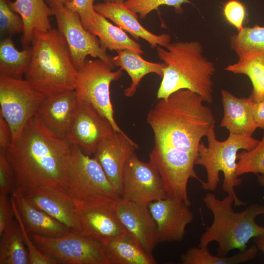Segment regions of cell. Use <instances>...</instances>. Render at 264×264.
I'll use <instances>...</instances> for the list:
<instances>
[{
  "label": "cell",
  "mask_w": 264,
  "mask_h": 264,
  "mask_svg": "<svg viewBox=\"0 0 264 264\" xmlns=\"http://www.w3.org/2000/svg\"><path fill=\"white\" fill-rule=\"evenodd\" d=\"M203 102L198 93L179 89L158 99L147 116L154 137L149 162L158 171L167 197L189 206V179L204 181L194 169L200 141L215 126L213 111Z\"/></svg>",
  "instance_id": "obj_1"
},
{
  "label": "cell",
  "mask_w": 264,
  "mask_h": 264,
  "mask_svg": "<svg viewBox=\"0 0 264 264\" xmlns=\"http://www.w3.org/2000/svg\"><path fill=\"white\" fill-rule=\"evenodd\" d=\"M71 144L48 130L37 114L5 153L14 175L13 193L26 196L38 190L68 195L67 161Z\"/></svg>",
  "instance_id": "obj_2"
},
{
  "label": "cell",
  "mask_w": 264,
  "mask_h": 264,
  "mask_svg": "<svg viewBox=\"0 0 264 264\" xmlns=\"http://www.w3.org/2000/svg\"><path fill=\"white\" fill-rule=\"evenodd\" d=\"M157 48L158 58L166 65L157 92L158 99L167 98L182 89L200 95L204 102H213L214 64L203 54L198 41L177 42Z\"/></svg>",
  "instance_id": "obj_3"
},
{
  "label": "cell",
  "mask_w": 264,
  "mask_h": 264,
  "mask_svg": "<svg viewBox=\"0 0 264 264\" xmlns=\"http://www.w3.org/2000/svg\"><path fill=\"white\" fill-rule=\"evenodd\" d=\"M25 79L46 96L74 90L77 69L69 48L58 29L35 30Z\"/></svg>",
  "instance_id": "obj_4"
},
{
  "label": "cell",
  "mask_w": 264,
  "mask_h": 264,
  "mask_svg": "<svg viewBox=\"0 0 264 264\" xmlns=\"http://www.w3.org/2000/svg\"><path fill=\"white\" fill-rule=\"evenodd\" d=\"M202 200L212 213L213 221L201 236L198 247L208 248L210 242H216L219 244L216 255L226 257L233 249L245 250L251 239L264 233V226L258 224L255 220L264 214V206L253 203L242 211L235 212L231 196L220 199L208 193Z\"/></svg>",
  "instance_id": "obj_5"
},
{
  "label": "cell",
  "mask_w": 264,
  "mask_h": 264,
  "mask_svg": "<svg viewBox=\"0 0 264 264\" xmlns=\"http://www.w3.org/2000/svg\"><path fill=\"white\" fill-rule=\"evenodd\" d=\"M215 126L211 128L206 135L208 146L200 142L195 162L196 165L203 166L206 172L207 180L201 183L202 188L211 192L215 191L220 182V173L222 172V190L227 195L233 197L235 206L245 205L237 196L234 189L242 182V178L236 174L237 154L241 149H253L260 140L252 136L229 133L226 140L220 141L216 138Z\"/></svg>",
  "instance_id": "obj_6"
},
{
  "label": "cell",
  "mask_w": 264,
  "mask_h": 264,
  "mask_svg": "<svg viewBox=\"0 0 264 264\" xmlns=\"http://www.w3.org/2000/svg\"><path fill=\"white\" fill-rule=\"evenodd\" d=\"M114 66L100 59H87L77 69L74 90L79 101L91 104L111 124L115 131L124 132L114 117L110 98V85L122 76V69L112 71Z\"/></svg>",
  "instance_id": "obj_7"
},
{
  "label": "cell",
  "mask_w": 264,
  "mask_h": 264,
  "mask_svg": "<svg viewBox=\"0 0 264 264\" xmlns=\"http://www.w3.org/2000/svg\"><path fill=\"white\" fill-rule=\"evenodd\" d=\"M46 96L25 79L0 76V115L10 128L12 142L37 114Z\"/></svg>",
  "instance_id": "obj_8"
},
{
  "label": "cell",
  "mask_w": 264,
  "mask_h": 264,
  "mask_svg": "<svg viewBox=\"0 0 264 264\" xmlns=\"http://www.w3.org/2000/svg\"><path fill=\"white\" fill-rule=\"evenodd\" d=\"M67 173V193L75 199L85 200L98 196L120 198L99 162L75 145L71 144Z\"/></svg>",
  "instance_id": "obj_9"
},
{
  "label": "cell",
  "mask_w": 264,
  "mask_h": 264,
  "mask_svg": "<svg viewBox=\"0 0 264 264\" xmlns=\"http://www.w3.org/2000/svg\"><path fill=\"white\" fill-rule=\"evenodd\" d=\"M75 200L77 232L82 236L104 243L127 232L117 214L114 199L98 196Z\"/></svg>",
  "instance_id": "obj_10"
},
{
  "label": "cell",
  "mask_w": 264,
  "mask_h": 264,
  "mask_svg": "<svg viewBox=\"0 0 264 264\" xmlns=\"http://www.w3.org/2000/svg\"><path fill=\"white\" fill-rule=\"evenodd\" d=\"M43 253L67 264H110L103 243L74 231L60 237L29 233Z\"/></svg>",
  "instance_id": "obj_11"
},
{
  "label": "cell",
  "mask_w": 264,
  "mask_h": 264,
  "mask_svg": "<svg viewBox=\"0 0 264 264\" xmlns=\"http://www.w3.org/2000/svg\"><path fill=\"white\" fill-rule=\"evenodd\" d=\"M53 12L58 30L66 42L76 69L83 66L88 55L115 66L112 57L101 46L99 39L85 27L78 13L66 6Z\"/></svg>",
  "instance_id": "obj_12"
},
{
  "label": "cell",
  "mask_w": 264,
  "mask_h": 264,
  "mask_svg": "<svg viewBox=\"0 0 264 264\" xmlns=\"http://www.w3.org/2000/svg\"><path fill=\"white\" fill-rule=\"evenodd\" d=\"M167 198L161 177L150 162L140 160L134 153L123 174L121 198L148 207L154 201Z\"/></svg>",
  "instance_id": "obj_13"
},
{
  "label": "cell",
  "mask_w": 264,
  "mask_h": 264,
  "mask_svg": "<svg viewBox=\"0 0 264 264\" xmlns=\"http://www.w3.org/2000/svg\"><path fill=\"white\" fill-rule=\"evenodd\" d=\"M138 146L124 132H114L95 147L91 155L99 162L118 196L121 198L126 164Z\"/></svg>",
  "instance_id": "obj_14"
},
{
  "label": "cell",
  "mask_w": 264,
  "mask_h": 264,
  "mask_svg": "<svg viewBox=\"0 0 264 264\" xmlns=\"http://www.w3.org/2000/svg\"><path fill=\"white\" fill-rule=\"evenodd\" d=\"M114 132L110 122L91 104L79 100L66 139L90 155L97 144Z\"/></svg>",
  "instance_id": "obj_15"
},
{
  "label": "cell",
  "mask_w": 264,
  "mask_h": 264,
  "mask_svg": "<svg viewBox=\"0 0 264 264\" xmlns=\"http://www.w3.org/2000/svg\"><path fill=\"white\" fill-rule=\"evenodd\" d=\"M184 202L169 198L151 202L148 208L157 226L159 242H180L194 215Z\"/></svg>",
  "instance_id": "obj_16"
},
{
  "label": "cell",
  "mask_w": 264,
  "mask_h": 264,
  "mask_svg": "<svg viewBox=\"0 0 264 264\" xmlns=\"http://www.w3.org/2000/svg\"><path fill=\"white\" fill-rule=\"evenodd\" d=\"M115 207L126 230L138 240L147 253L152 254L159 242L156 224L148 207L119 198L115 199Z\"/></svg>",
  "instance_id": "obj_17"
},
{
  "label": "cell",
  "mask_w": 264,
  "mask_h": 264,
  "mask_svg": "<svg viewBox=\"0 0 264 264\" xmlns=\"http://www.w3.org/2000/svg\"><path fill=\"white\" fill-rule=\"evenodd\" d=\"M78 104L79 100L74 89L47 96L37 115L51 132L66 139Z\"/></svg>",
  "instance_id": "obj_18"
},
{
  "label": "cell",
  "mask_w": 264,
  "mask_h": 264,
  "mask_svg": "<svg viewBox=\"0 0 264 264\" xmlns=\"http://www.w3.org/2000/svg\"><path fill=\"white\" fill-rule=\"evenodd\" d=\"M94 8L96 12L112 21L136 39L141 38L145 40L153 48L158 45L165 47L170 43L169 35L165 33L156 35L145 28L138 21L137 14L129 9L124 3L104 2L94 4Z\"/></svg>",
  "instance_id": "obj_19"
},
{
  "label": "cell",
  "mask_w": 264,
  "mask_h": 264,
  "mask_svg": "<svg viewBox=\"0 0 264 264\" xmlns=\"http://www.w3.org/2000/svg\"><path fill=\"white\" fill-rule=\"evenodd\" d=\"M224 114L220 125L229 133L252 136L258 128L253 112V102L238 98L225 89L221 90Z\"/></svg>",
  "instance_id": "obj_20"
},
{
  "label": "cell",
  "mask_w": 264,
  "mask_h": 264,
  "mask_svg": "<svg viewBox=\"0 0 264 264\" xmlns=\"http://www.w3.org/2000/svg\"><path fill=\"white\" fill-rule=\"evenodd\" d=\"M24 197L36 208L77 231L75 200L67 194L38 190Z\"/></svg>",
  "instance_id": "obj_21"
},
{
  "label": "cell",
  "mask_w": 264,
  "mask_h": 264,
  "mask_svg": "<svg viewBox=\"0 0 264 264\" xmlns=\"http://www.w3.org/2000/svg\"><path fill=\"white\" fill-rule=\"evenodd\" d=\"M12 195L28 233L54 237L75 231L32 205L24 196L16 193H13Z\"/></svg>",
  "instance_id": "obj_22"
},
{
  "label": "cell",
  "mask_w": 264,
  "mask_h": 264,
  "mask_svg": "<svg viewBox=\"0 0 264 264\" xmlns=\"http://www.w3.org/2000/svg\"><path fill=\"white\" fill-rule=\"evenodd\" d=\"M11 6L23 20L21 42L23 46L30 45L35 30L46 31L52 28L49 17L53 12L45 0H15L11 1Z\"/></svg>",
  "instance_id": "obj_23"
},
{
  "label": "cell",
  "mask_w": 264,
  "mask_h": 264,
  "mask_svg": "<svg viewBox=\"0 0 264 264\" xmlns=\"http://www.w3.org/2000/svg\"><path fill=\"white\" fill-rule=\"evenodd\" d=\"M110 264H155L138 240L128 231L103 243Z\"/></svg>",
  "instance_id": "obj_24"
},
{
  "label": "cell",
  "mask_w": 264,
  "mask_h": 264,
  "mask_svg": "<svg viewBox=\"0 0 264 264\" xmlns=\"http://www.w3.org/2000/svg\"><path fill=\"white\" fill-rule=\"evenodd\" d=\"M117 52V55L112 57L113 65L125 70L131 79V85L124 91L126 96L131 97L135 94L141 79L147 74L155 73L162 78L166 66L164 62L148 61L141 54L127 49Z\"/></svg>",
  "instance_id": "obj_25"
},
{
  "label": "cell",
  "mask_w": 264,
  "mask_h": 264,
  "mask_svg": "<svg viewBox=\"0 0 264 264\" xmlns=\"http://www.w3.org/2000/svg\"><path fill=\"white\" fill-rule=\"evenodd\" d=\"M91 33L98 38L101 46L106 50L117 51L127 49L140 54L144 53L139 43L131 38L122 28L113 25L97 12L95 26Z\"/></svg>",
  "instance_id": "obj_26"
},
{
  "label": "cell",
  "mask_w": 264,
  "mask_h": 264,
  "mask_svg": "<svg viewBox=\"0 0 264 264\" xmlns=\"http://www.w3.org/2000/svg\"><path fill=\"white\" fill-rule=\"evenodd\" d=\"M32 55L31 45L19 51L11 37L2 40L0 43V76L22 79L29 64Z\"/></svg>",
  "instance_id": "obj_27"
},
{
  "label": "cell",
  "mask_w": 264,
  "mask_h": 264,
  "mask_svg": "<svg viewBox=\"0 0 264 264\" xmlns=\"http://www.w3.org/2000/svg\"><path fill=\"white\" fill-rule=\"evenodd\" d=\"M0 236V264H30L21 227L14 222Z\"/></svg>",
  "instance_id": "obj_28"
},
{
  "label": "cell",
  "mask_w": 264,
  "mask_h": 264,
  "mask_svg": "<svg viewBox=\"0 0 264 264\" xmlns=\"http://www.w3.org/2000/svg\"><path fill=\"white\" fill-rule=\"evenodd\" d=\"M230 45L239 60L264 55V26L243 27L230 37Z\"/></svg>",
  "instance_id": "obj_29"
},
{
  "label": "cell",
  "mask_w": 264,
  "mask_h": 264,
  "mask_svg": "<svg viewBox=\"0 0 264 264\" xmlns=\"http://www.w3.org/2000/svg\"><path fill=\"white\" fill-rule=\"evenodd\" d=\"M258 250L255 245L235 255L220 257L210 254L208 248L193 247L181 255L180 260L183 264H239L254 259Z\"/></svg>",
  "instance_id": "obj_30"
},
{
  "label": "cell",
  "mask_w": 264,
  "mask_h": 264,
  "mask_svg": "<svg viewBox=\"0 0 264 264\" xmlns=\"http://www.w3.org/2000/svg\"><path fill=\"white\" fill-rule=\"evenodd\" d=\"M225 69L234 74L245 75L250 79L253 89L249 97L253 102L264 99V55L239 60L228 66Z\"/></svg>",
  "instance_id": "obj_31"
},
{
  "label": "cell",
  "mask_w": 264,
  "mask_h": 264,
  "mask_svg": "<svg viewBox=\"0 0 264 264\" xmlns=\"http://www.w3.org/2000/svg\"><path fill=\"white\" fill-rule=\"evenodd\" d=\"M258 145L250 151L243 150L237 154V175L253 173L264 176V130Z\"/></svg>",
  "instance_id": "obj_32"
},
{
  "label": "cell",
  "mask_w": 264,
  "mask_h": 264,
  "mask_svg": "<svg viewBox=\"0 0 264 264\" xmlns=\"http://www.w3.org/2000/svg\"><path fill=\"white\" fill-rule=\"evenodd\" d=\"M24 24L21 16L12 7L10 0H0V31L4 36L11 37L23 33Z\"/></svg>",
  "instance_id": "obj_33"
},
{
  "label": "cell",
  "mask_w": 264,
  "mask_h": 264,
  "mask_svg": "<svg viewBox=\"0 0 264 264\" xmlns=\"http://www.w3.org/2000/svg\"><path fill=\"white\" fill-rule=\"evenodd\" d=\"M187 3L191 2L189 0H126L124 4L129 9L138 14L139 18L142 19L162 5L173 7L177 13H182V5Z\"/></svg>",
  "instance_id": "obj_34"
},
{
  "label": "cell",
  "mask_w": 264,
  "mask_h": 264,
  "mask_svg": "<svg viewBox=\"0 0 264 264\" xmlns=\"http://www.w3.org/2000/svg\"><path fill=\"white\" fill-rule=\"evenodd\" d=\"M15 216L22 231L25 245L28 253L30 264H58L61 263L51 256L43 253L35 244L28 235L22 219L18 211L14 198L12 195L10 197Z\"/></svg>",
  "instance_id": "obj_35"
},
{
  "label": "cell",
  "mask_w": 264,
  "mask_h": 264,
  "mask_svg": "<svg viewBox=\"0 0 264 264\" xmlns=\"http://www.w3.org/2000/svg\"><path fill=\"white\" fill-rule=\"evenodd\" d=\"M94 0H72L65 6L79 15L85 27L91 33L95 26L96 11Z\"/></svg>",
  "instance_id": "obj_36"
},
{
  "label": "cell",
  "mask_w": 264,
  "mask_h": 264,
  "mask_svg": "<svg viewBox=\"0 0 264 264\" xmlns=\"http://www.w3.org/2000/svg\"><path fill=\"white\" fill-rule=\"evenodd\" d=\"M223 14L226 20L235 26L238 32L243 28L246 9L244 4L238 0H229L224 5Z\"/></svg>",
  "instance_id": "obj_37"
},
{
  "label": "cell",
  "mask_w": 264,
  "mask_h": 264,
  "mask_svg": "<svg viewBox=\"0 0 264 264\" xmlns=\"http://www.w3.org/2000/svg\"><path fill=\"white\" fill-rule=\"evenodd\" d=\"M14 175L5 154L0 153V194L8 195L14 191Z\"/></svg>",
  "instance_id": "obj_38"
},
{
  "label": "cell",
  "mask_w": 264,
  "mask_h": 264,
  "mask_svg": "<svg viewBox=\"0 0 264 264\" xmlns=\"http://www.w3.org/2000/svg\"><path fill=\"white\" fill-rule=\"evenodd\" d=\"M7 195L0 194V235L14 222L15 213Z\"/></svg>",
  "instance_id": "obj_39"
},
{
  "label": "cell",
  "mask_w": 264,
  "mask_h": 264,
  "mask_svg": "<svg viewBox=\"0 0 264 264\" xmlns=\"http://www.w3.org/2000/svg\"><path fill=\"white\" fill-rule=\"evenodd\" d=\"M12 142V136L10 128L0 115V153L5 154Z\"/></svg>",
  "instance_id": "obj_40"
},
{
  "label": "cell",
  "mask_w": 264,
  "mask_h": 264,
  "mask_svg": "<svg viewBox=\"0 0 264 264\" xmlns=\"http://www.w3.org/2000/svg\"><path fill=\"white\" fill-rule=\"evenodd\" d=\"M252 107L254 119L258 128L264 130V99L258 102H253Z\"/></svg>",
  "instance_id": "obj_41"
},
{
  "label": "cell",
  "mask_w": 264,
  "mask_h": 264,
  "mask_svg": "<svg viewBox=\"0 0 264 264\" xmlns=\"http://www.w3.org/2000/svg\"><path fill=\"white\" fill-rule=\"evenodd\" d=\"M45 1L52 10H54L65 6L72 0H45Z\"/></svg>",
  "instance_id": "obj_42"
},
{
  "label": "cell",
  "mask_w": 264,
  "mask_h": 264,
  "mask_svg": "<svg viewBox=\"0 0 264 264\" xmlns=\"http://www.w3.org/2000/svg\"><path fill=\"white\" fill-rule=\"evenodd\" d=\"M253 239L254 242L258 250L262 251L264 254V232Z\"/></svg>",
  "instance_id": "obj_43"
},
{
  "label": "cell",
  "mask_w": 264,
  "mask_h": 264,
  "mask_svg": "<svg viewBox=\"0 0 264 264\" xmlns=\"http://www.w3.org/2000/svg\"><path fill=\"white\" fill-rule=\"evenodd\" d=\"M257 176V180L259 183L261 185L264 187V176L260 175V174H256Z\"/></svg>",
  "instance_id": "obj_44"
},
{
  "label": "cell",
  "mask_w": 264,
  "mask_h": 264,
  "mask_svg": "<svg viewBox=\"0 0 264 264\" xmlns=\"http://www.w3.org/2000/svg\"><path fill=\"white\" fill-rule=\"evenodd\" d=\"M105 2L124 3L126 0H103Z\"/></svg>",
  "instance_id": "obj_45"
}]
</instances>
